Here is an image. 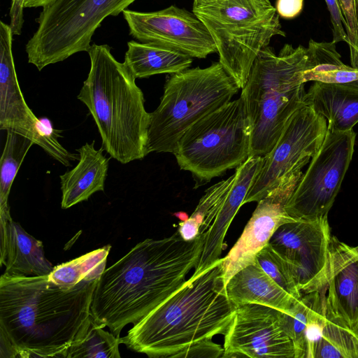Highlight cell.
<instances>
[{
	"mask_svg": "<svg viewBox=\"0 0 358 358\" xmlns=\"http://www.w3.org/2000/svg\"><path fill=\"white\" fill-rule=\"evenodd\" d=\"M203 245L202 235L185 241L178 231L138 243L99 278L90 307L94 321L120 337L126 325L138 323L185 283Z\"/></svg>",
	"mask_w": 358,
	"mask_h": 358,
	"instance_id": "obj_1",
	"label": "cell"
},
{
	"mask_svg": "<svg viewBox=\"0 0 358 358\" xmlns=\"http://www.w3.org/2000/svg\"><path fill=\"white\" fill-rule=\"evenodd\" d=\"M98 280L62 287L48 275L0 278V334L20 357H63L91 318Z\"/></svg>",
	"mask_w": 358,
	"mask_h": 358,
	"instance_id": "obj_2",
	"label": "cell"
},
{
	"mask_svg": "<svg viewBox=\"0 0 358 358\" xmlns=\"http://www.w3.org/2000/svg\"><path fill=\"white\" fill-rule=\"evenodd\" d=\"M222 258L194 273L171 296L120 338L128 348L150 357H173L190 345L224 336L236 307L222 277Z\"/></svg>",
	"mask_w": 358,
	"mask_h": 358,
	"instance_id": "obj_3",
	"label": "cell"
},
{
	"mask_svg": "<svg viewBox=\"0 0 358 358\" xmlns=\"http://www.w3.org/2000/svg\"><path fill=\"white\" fill-rule=\"evenodd\" d=\"M110 50L106 44L91 45L90 72L77 98L92 116L103 149L124 164L147 155L150 113L136 78Z\"/></svg>",
	"mask_w": 358,
	"mask_h": 358,
	"instance_id": "obj_4",
	"label": "cell"
},
{
	"mask_svg": "<svg viewBox=\"0 0 358 358\" xmlns=\"http://www.w3.org/2000/svg\"><path fill=\"white\" fill-rule=\"evenodd\" d=\"M308 48L285 44L276 55L269 45L255 59L242 88L252 124L249 157H264L294 112L306 103L304 72L315 66Z\"/></svg>",
	"mask_w": 358,
	"mask_h": 358,
	"instance_id": "obj_5",
	"label": "cell"
},
{
	"mask_svg": "<svg viewBox=\"0 0 358 358\" xmlns=\"http://www.w3.org/2000/svg\"><path fill=\"white\" fill-rule=\"evenodd\" d=\"M238 90L219 62L171 74L158 107L150 113L146 154H173L189 128L231 101Z\"/></svg>",
	"mask_w": 358,
	"mask_h": 358,
	"instance_id": "obj_6",
	"label": "cell"
},
{
	"mask_svg": "<svg viewBox=\"0 0 358 358\" xmlns=\"http://www.w3.org/2000/svg\"><path fill=\"white\" fill-rule=\"evenodd\" d=\"M192 12L210 34L219 62L243 88L259 52L275 36H285L270 0H210L194 3Z\"/></svg>",
	"mask_w": 358,
	"mask_h": 358,
	"instance_id": "obj_7",
	"label": "cell"
},
{
	"mask_svg": "<svg viewBox=\"0 0 358 358\" xmlns=\"http://www.w3.org/2000/svg\"><path fill=\"white\" fill-rule=\"evenodd\" d=\"M252 124L243 99L231 101L194 124L173 153L180 169L207 183L250 155Z\"/></svg>",
	"mask_w": 358,
	"mask_h": 358,
	"instance_id": "obj_8",
	"label": "cell"
},
{
	"mask_svg": "<svg viewBox=\"0 0 358 358\" xmlns=\"http://www.w3.org/2000/svg\"><path fill=\"white\" fill-rule=\"evenodd\" d=\"M136 0H52L42 7L38 27L25 46L28 62L38 71L87 52L103 20Z\"/></svg>",
	"mask_w": 358,
	"mask_h": 358,
	"instance_id": "obj_9",
	"label": "cell"
},
{
	"mask_svg": "<svg viewBox=\"0 0 358 358\" xmlns=\"http://www.w3.org/2000/svg\"><path fill=\"white\" fill-rule=\"evenodd\" d=\"M327 132V121L306 102L286 124L261 169L243 204L264 198L279 185L299 182L301 169L318 152Z\"/></svg>",
	"mask_w": 358,
	"mask_h": 358,
	"instance_id": "obj_10",
	"label": "cell"
},
{
	"mask_svg": "<svg viewBox=\"0 0 358 358\" xmlns=\"http://www.w3.org/2000/svg\"><path fill=\"white\" fill-rule=\"evenodd\" d=\"M356 133L327 129L317 154L285 204L293 218L327 216L341 188L354 152Z\"/></svg>",
	"mask_w": 358,
	"mask_h": 358,
	"instance_id": "obj_11",
	"label": "cell"
},
{
	"mask_svg": "<svg viewBox=\"0 0 358 358\" xmlns=\"http://www.w3.org/2000/svg\"><path fill=\"white\" fill-rule=\"evenodd\" d=\"M332 237L324 216L283 224L271 238L302 294L325 287Z\"/></svg>",
	"mask_w": 358,
	"mask_h": 358,
	"instance_id": "obj_12",
	"label": "cell"
},
{
	"mask_svg": "<svg viewBox=\"0 0 358 358\" xmlns=\"http://www.w3.org/2000/svg\"><path fill=\"white\" fill-rule=\"evenodd\" d=\"M122 13L129 34L139 42L164 46L192 58L217 52L210 34L193 12L170 6L152 12L125 9Z\"/></svg>",
	"mask_w": 358,
	"mask_h": 358,
	"instance_id": "obj_13",
	"label": "cell"
},
{
	"mask_svg": "<svg viewBox=\"0 0 358 358\" xmlns=\"http://www.w3.org/2000/svg\"><path fill=\"white\" fill-rule=\"evenodd\" d=\"M295 358L293 343L287 334L282 312L255 303L236 308L224 335L222 357Z\"/></svg>",
	"mask_w": 358,
	"mask_h": 358,
	"instance_id": "obj_14",
	"label": "cell"
},
{
	"mask_svg": "<svg viewBox=\"0 0 358 358\" xmlns=\"http://www.w3.org/2000/svg\"><path fill=\"white\" fill-rule=\"evenodd\" d=\"M297 184L295 181L282 183L257 202L241 236L228 254L222 258L225 286L237 272L256 262L257 255L269 243L280 226L297 220L285 210V204Z\"/></svg>",
	"mask_w": 358,
	"mask_h": 358,
	"instance_id": "obj_15",
	"label": "cell"
},
{
	"mask_svg": "<svg viewBox=\"0 0 358 358\" xmlns=\"http://www.w3.org/2000/svg\"><path fill=\"white\" fill-rule=\"evenodd\" d=\"M263 162V157H249L236 169L230 189L202 214L199 235L203 237V245L194 273H200L220 259L229 227L243 205Z\"/></svg>",
	"mask_w": 358,
	"mask_h": 358,
	"instance_id": "obj_16",
	"label": "cell"
},
{
	"mask_svg": "<svg viewBox=\"0 0 358 358\" xmlns=\"http://www.w3.org/2000/svg\"><path fill=\"white\" fill-rule=\"evenodd\" d=\"M325 287V313L358 331V245L333 236Z\"/></svg>",
	"mask_w": 358,
	"mask_h": 358,
	"instance_id": "obj_17",
	"label": "cell"
},
{
	"mask_svg": "<svg viewBox=\"0 0 358 358\" xmlns=\"http://www.w3.org/2000/svg\"><path fill=\"white\" fill-rule=\"evenodd\" d=\"M13 31L0 22V129L23 135L36 144L38 120L26 103L18 83L13 59Z\"/></svg>",
	"mask_w": 358,
	"mask_h": 358,
	"instance_id": "obj_18",
	"label": "cell"
},
{
	"mask_svg": "<svg viewBox=\"0 0 358 358\" xmlns=\"http://www.w3.org/2000/svg\"><path fill=\"white\" fill-rule=\"evenodd\" d=\"M1 266L13 275H48L54 268L45 257L43 245L11 218L10 210L0 213Z\"/></svg>",
	"mask_w": 358,
	"mask_h": 358,
	"instance_id": "obj_19",
	"label": "cell"
},
{
	"mask_svg": "<svg viewBox=\"0 0 358 358\" xmlns=\"http://www.w3.org/2000/svg\"><path fill=\"white\" fill-rule=\"evenodd\" d=\"M94 143H86L77 149L78 163L59 176L62 209L87 201L95 192L104 190L109 159L103 155V148H95Z\"/></svg>",
	"mask_w": 358,
	"mask_h": 358,
	"instance_id": "obj_20",
	"label": "cell"
},
{
	"mask_svg": "<svg viewBox=\"0 0 358 358\" xmlns=\"http://www.w3.org/2000/svg\"><path fill=\"white\" fill-rule=\"evenodd\" d=\"M225 287L236 308L255 303L287 313L298 299L277 284L257 262L237 272Z\"/></svg>",
	"mask_w": 358,
	"mask_h": 358,
	"instance_id": "obj_21",
	"label": "cell"
},
{
	"mask_svg": "<svg viewBox=\"0 0 358 358\" xmlns=\"http://www.w3.org/2000/svg\"><path fill=\"white\" fill-rule=\"evenodd\" d=\"M306 102L327 120V129L347 131L358 123V86L314 81Z\"/></svg>",
	"mask_w": 358,
	"mask_h": 358,
	"instance_id": "obj_22",
	"label": "cell"
},
{
	"mask_svg": "<svg viewBox=\"0 0 358 358\" xmlns=\"http://www.w3.org/2000/svg\"><path fill=\"white\" fill-rule=\"evenodd\" d=\"M192 57L156 44L130 41L124 64L136 78L162 73L174 74L189 69Z\"/></svg>",
	"mask_w": 358,
	"mask_h": 358,
	"instance_id": "obj_23",
	"label": "cell"
},
{
	"mask_svg": "<svg viewBox=\"0 0 358 358\" xmlns=\"http://www.w3.org/2000/svg\"><path fill=\"white\" fill-rule=\"evenodd\" d=\"M325 294L326 287L302 294L287 313L282 312L284 327L293 343L295 358H307L306 329L325 314Z\"/></svg>",
	"mask_w": 358,
	"mask_h": 358,
	"instance_id": "obj_24",
	"label": "cell"
},
{
	"mask_svg": "<svg viewBox=\"0 0 358 358\" xmlns=\"http://www.w3.org/2000/svg\"><path fill=\"white\" fill-rule=\"evenodd\" d=\"M308 358H358V331L325 313L320 336L310 346Z\"/></svg>",
	"mask_w": 358,
	"mask_h": 358,
	"instance_id": "obj_25",
	"label": "cell"
},
{
	"mask_svg": "<svg viewBox=\"0 0 358 358\" xmlns=\"http://www.w3.org/2000/svg\"><path fill=\"white\" fill-rule=\"evenodd\" d=\"M111 246L105 245L69 262L54 266L48 275L57 285L70 289L83 280H98L106 269Z\"/></svg>",
	"mask_w": 358,
	"mask_h": 358,
	"instance_id": "obj_26",
	"label": "cell"
},
{
	"mask_svg": "<svg viewBox=\"0 0 358 358\" xmlns=\"http://www.w3.org/2000/svg\"><path fill=\"white\" fill-rule=\"evenodd\" d=\"M6 132L0 159V213L10 210L8 200L12 185L25 156L34 144L23 135L10 130Z\"/></svg>",
	"mask_w": 358,
	"mask_h": 358,
	"instance_id": "obj_27",
	"label": "cell"
},
{
	"mask_svg": "<svg viewBox=\"0 0 358 358\" xmlns=\"http://www.w3.org/2000/svg\"><path fill=\"white\" fill-rule=\"evenodd\" d=\"M120 337L103 330L91 314L88 326L82 337L70 346L66 358H120Z\"/></svg>",
	"mask_w": 358,
	"mask_h": 358,
	"instance_id": "obj_28",
	"label": "cell"
},
{
	"mask_svg": "<svg viewBox=\"0 0 358 358\" xmlns=\"http://www.w3.org/2000/svg\"><path fill=\"white\" fill-rule=\"evenodd\" d=\"M256 262L287 292L295 299L301 297L302 293L298 289L287 266L269 243L257 255Z\"/></svg>",
	"mask_w": 358,
	"mask_h": 358,
	"instance_id": "obj_29",
	"label": "cell"
},
{
	"mask_svg": "<svg viewBox=\"0 0 358 358\" xmlns=\"http://www.w3.org/2000/svg\"><path fill=\"white\" fill-rule=\"evenodd\" d=\"M303 80L320 81L329 83H349L358 80V68L345 64H321L307 70L303 74Z\"/></svg>",
	"mask_w": 358,
	"mask_h": 358,
	"instance_id": "obj_30",
	"label": "cell"
},
{
	"mask_svg": "<svg viewBox=\"0 0 358 358\" xmlns=\"http://www.w3.org/2000/svg\"><path fill=\"white\" fill-rule=\"evenodd\" d=\"M346 22L350 61L358 68V0H338Z\"/></svg>",
	"mask_w": 358,
	"mask_h": 358,
	"instance_id": "obj_31",
	"label": "cell"
},
{
	"mask_svg": "<svg viewBox=\"0 0 358 358\" xmlns=\"http://www.w3.org/2000/svg\"><path fill=\"white\" fill-rule=\"evenodd\" d=\"M224 348L212 341V339H206L194 343L183 350L174 355L176 358L188 357H222Z\"/></svg>",
	"mask_w": 358,
	"mask_h": 358,
	"instance_id": "obj_32",
	"label": "cell"
},
{
	"mask_svg": "<svg viewBox=\"0 0 358 358\" xmlns=\"http://www.w3.org/2000/svg\"><path fill=\"white\" fill-rule=\"evenodd\" d=\"M330 13L332 24L333 41L334 43L343 41L348 45L346 31V22L342 13L338 0H325Z\"/></svg>",
	"mask_w": 358,
	"mask_h": 358,
	"instance_id": "obj_33",
	"label": "cell"
},
{
	"mask_svg": "<svg viewBox=\"0 0 358 358\" xmlns=\"http://www.w3.org/2000/svg\"><path fill=\"white\" fill-rule=\"evenodd\" d=\"M25 0H11L9 10L10 26L13 35H20L24 23V3Z\"/></svg>",
	"mask_w": 358,
	"mask_h": 358,
	"instance_id": "obj_34",
	"label": "cell"
},
{
	"mask_svg": "<svg viewBox=\"0 0 358 358\" xmlns=\"http://www.w3.org/2000/svg\"><path fill=\"white\" fill-rule=\"evenodd\" d=\"M303 0H277L275 8L279 16L285 19H292L302 11Z\"/></svg>",
	"mask_w": 358,
	"mask_h": 358,
	"instance_id": "obj_35",
	"label": "cell"
},
{
	"mask_svg": "<svg viewBox=\"0 0 358 358\" xmlns=\"http://www.w3.org/2000/svg\"><path fill=\"white\" fill-rule=\"evenodd\" d=\"M200 226V222L190 215L187 220L180 222L178 231L184 241H192L199 236Z\"/></svg>",
	"mask_w": 358,
	"mask_h": 358,
	"instance_id": "obj_36",
	"label": "cell"
},
{
	"mask_svg": "<svg viewBox=\"0 0 358 358\" xmlns=\"http://www.w3.org/2000/svg\"><path fill=\"white\" fill-rule=\"evenodd\" d=\"M52 0H25L24 6L25 8L43 7Z\"/></svg>",
	"mask_w": 358,
	"mask_h": 358,
	"instance_id": "obj_37",
	"label": "cell"
},
{
	"mask_svg": "<svg viewBox=\"0 0 358 358\" xmlns=\"http://www.w3.org/2000/svg\"><path fill=\"white\" fill-rule=\"evenodd\" d=\"M174 215L180 219L182 222L189 218L188 215L185 212L180 211L174 213Z\"/></svg>",
	"mask_w": 358,
	"mask_h": 358,
	"instance_id": "obj_38",
	"label": "cell"
},
{
	"mask_svg": "<svg viewBox=\"0 0 358 358\" xmlns=\"http://www.w3.org/2000/svg\"><path fill=\"white\" fill-rule=\"evenodd\" d=\"M210 1V0H193V2L194 3H203V2H206V1Z\"/></svg>",
	"mask_w": 358,
	"mask_h": 358,
	"instance_id": "obj_39",
	"label": "cell"
},
{
	"mask_svg": "<svg viewBox=\"0 0 358 358\" xmlns=\"http://www.w3.org/2000/svg\"><path fill=\"white\" fill-rule=\"evenodd\" d=\"M352 85H355L356 86H358V80H356V81H354V82H352V83H349Z\"/></svg>",
	"mask_w": 358,
	"mask_h": 358,
	"instance_id": "obj_40",
	"label": "cell"
}]
</instances>
